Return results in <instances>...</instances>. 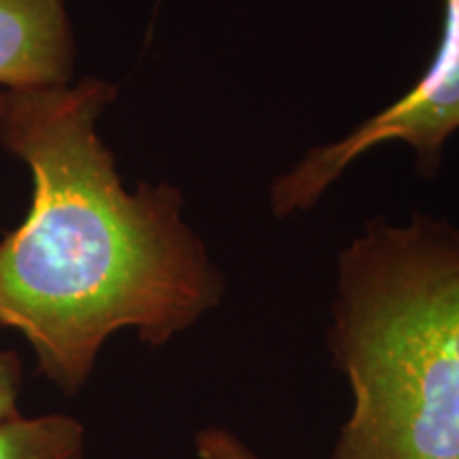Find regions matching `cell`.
Segmentation results:
<instances>
[{
	"label": "cell",
	"mask_w": 459,
	"mask_h": 459,
	"mask_svg": "<svg viewBox=\"0 0 459 459\" xmlns=\"http://www.w3.org/2000/svg\"><path fill=\"white\" fill-rule=\"evenodd\" d=\"M85 428L62 412L0 421V459H85Z\"/></svg>",
	"instance_id": "5b68a950"
},
{
	"label": "cell",
	"mask_w": 459,
	"mask_h": 459,
	"mask_svg": "<svg viewBox=\"0 0 459 459\" xmlns=\"http://www.w3.org/2000/svg\"><path fill=\"white\" fill-rule=\"evenodd\" d=\"M115 96L99 77L0 91V147L32 177L26 220L0 238V328L24 338L65 395L82 392L117 332L164 347L226 291L179 189L124 186L99 134Z\"/></svg>",
	"instance_id": "6da1fadb"
},
{
	"label": "cell",
	"mask_w": 459,
	"mask_h": 459,
	"mask_svg": "<svg viewBox=\"0 0 459 459\" xmlns=\"http://www.w3.org/2000/svg\"><path fill=\"white\" fill-rule=\"evenodd\" d=\"M22 385H24V372L20 358L9 349H0V421L22 415Z\"/></svg>",
	"instance_id": "52a82bcc"
},
{
	"label": "cell",
	"mask_w": 459,
	"mask_h": 459,
	"mask_svg": "<svg viewBox=\"0 0 459 459\" xmlns=\"http://www.w3.org/2000/svg\"><path fill=\"white\" fill-rule=\"evenodd\" d=\"M198 459H260L237 434L226 428L206 426L194 436Z\"/></svg>",
	"instance_id": "8992f818"
},
{
	"label": "cell",
	"mask_w": 459,
	"mask_h": 459,
	"mask_svg": "<svg viewBox=\"0 0 459 459\" xmlns=\"http://www.w3.org/2000/svg\"><path fill=\"white\" fill-rule=\"evenodd\" d=\"M328 347L353 394L330 459H459V228L370 221L338 255Z\"/></svg>",
	"instance_id": "7a4b0ae2"
},
{
	"label": "cell",
	"mask_w": 459,
	"mask_h": 459,
	"mask_svg": "<svg viewBox=\"0 0 459 459\" xmlns=\"http://www.w3.org/2000/svg\"><path fill=\"white\" fill-rule=\"evenodd\" d=\"M74 60L68 0H0V91L66 88Z\"/></svg>",
	"instance_id": "277c9868"
},
{
	"label": "cell",
	"mask_w": 459,
	"mask_h": 459,
	"mask_svg": "<svg viewBox=\"0 0 459 459\" xmlns=\"http://www.w3.org/2000/svg\"><path fill=\"white\" fill-rule=\"evenodd\" d=\"M443 34L426 73L394 105L361 122L347 136L313 147L271 186L277 220L304 213L334 186L355 160L385 143H404L423 177L443 160L445 143L459 130V0H443Z\"/></svg>",
	"instance_id": "3957f363"
}]
</instances>
